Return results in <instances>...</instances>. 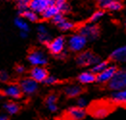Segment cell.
I'll list each match as a JSON object with an SVG mask.
<instances>
[{"instance_id": "cb8c5ba5", "label": "cell", "mask_w": 126, "mask_h": 120, "mask_svg": "<svg viewBox=\"0 0 126 120\" xmlns=\"http://www.w3.org/2000/svg\"><path fill=\"white\" fill-rule=\"evenodd\" d=\"M15 23H16V27H17L18 29H20V31L28 32V30H29V26H28L27 22L25 21L24 19H22V18H16V21H15Z\"/></svg>"}, {"instance_id": "5bb4252c", "label": "cell", "mask_w": 126, "mask_h": 120, "mask_svg": "<svg viewBox=\"0 0 126 120\" xmlns=\"http://www.w3.org/2000/svg\"><path fill=\"white\" fill-rule=\"evenodd\" d=\"M110 111H111V109L108 106L97 105L93 109L92 114H93L94 117H96V118H104L110 113Z\"/></svg>"}, {"instance_id": "7402d4cb", "label": "cell", "mask_w": 126, "mask_h": 120, "mask_svg": "<svg viewBox=\"0 0 126 120\" xmlns=\"http://www.w3.org/2000/svg\"><path fill=\"white\" fill-rule=\"evenodd\" d=\"M22 13H23V16H24L27 20H29V21L36 22L38 20V18H39L38 13H37L36 12L32 11V10H26V11L22 12Z\"/></svg>"}, {"instance_id": "3957f363", "label": "cell", "mask_w": 126, "mask_h": 120, "mask_svg": "<svg viewBox=\"0 0 126 120\" xmlns=\"http://www.w3.org/2000/svg\"><path fill=\"white\" fill-rule=\"evenodd\" d=\"M100 59L91 51H85L77 57V64L81 66H93L98 63Z\"/></svg>"}, {"instance_id": "d590c367", "label": "cell", "mask_w": 126, "mask_h": 120, "mask_svg": "<svg viewBox=\"0 0 126 120\" xmlns=\"http://www.w3.org/2000/svg\"><path fill=\"white\" fill-rule=\"evenodd\" d=\"M21 37L22 38H26L27 37V32H24V31H21Z\"/></svg>"}, {"instance_id": "8fae6325", "label": "cell", "mask_w": 126, "mask_h": 120, "mask_svg": "<svg viewBox=\"0 0 126 120\" xmlns=\"http://www.w3.org/2000/svg\"><path fill=\"white\" fill-rule=\"evenodd\" d=\"M3 94H4L5 96H7V97L18 99V98H20L21 94H22V91H21L20 87H19L18 85L11 84V85L7 86V87L4 88Z\"/></svg>"}, {"instance_id": "4316f807", "label": "cell", "mask_w": 126, "mask_h": 120, "mask_svg": "<svg viewBox=\"0 0 126 120\" xmlns=\"http://www.w3.org/2000/svg\"><path fill=\"white\" fill-rule=\"evenodd\" d=\"M76 106L79 107V108H82V109H87V107H88V100L85 97L78 96V99L76 101Z\"/></svg>"}, {"instance_id": "7c38bea8", "label": "cell", "mask_w": 126, "mask_h": 120, "mask_svg": "<svg viewBox=\"0 0 126 120\" xmlns=\"http://www.w3.org/2000/svg\"><path fill=\"white\" fill-rule=\"evenodd\" d=\"M87 114L86 109H82L79 107H71L67 110V115L71 120H82L85 118Z\"/></svg>"}, {"instance_id": "1f68e13d", "label": "cell", "mask_w": 126, "mask_h": 120, "mask_svg": "<svg viewBox=\"0 0 126 120\" xmlns=\"http://www.w3.org/2000/svg\"><path fill=\"white\" fill-rule=\"evenodd\" d=\"M113 1H115V0H98V4H99V6L101 7V8H108L109 7V5L113 2Z\"/></svg>"}, {"instance_id": "30bf717a", "label": "cell", "mask_w": 126, "mask_h": 120, "mask_svg": "<svg viewBox=\"0 0 126 120\" xmlns=\"http://www.w3.org/2000/svg\"><path fill=\"white\" fill-rule=\"evenodd\" d=\"M30 76L38 83H42L48 76L47 70L42 66H34L30 71Z\"/></svg>"}, {"instance_id": "52a82bcc", "label": "cell", "mask_w": 126, "mask_h": 120, "mask_svg": "<svg viewBox=\"0 0 126 120\" xmlns=\"http://www.w3.org/2000/svg\"><path fill=\"white\" fill-rule=\"evenodd\" d=\"M19 87H20L22 93H24L26 95H33L38 90V82L33 80L31 77L25 78V79L21 80Z\"/></svg>"}, {"instance_id": "d6986e66", "label": "cell", "mask_w": 126, "mask_h": 120, "mask_svg": "<svg viewBox=\"0 0 126 120\" xmlns=\"http://www.w3.org/2000/svg\"><path fill=\"white\" fill-rule=\"evenodd\" d=\"M58 13H60L58 8L55 6V4H53V5L48 6L44 11L42 12V14L43 16V18H45V19H52Z\"/></svg>"}, {"instance_id": "d4e9b609", "label": "cell", "mask_w": 126, "mask_h": 120, "mask_svg": "<svg viewBox=\"0 0 126 120\" xmlns=\"http://www.w3.org/2000/svg\"><path fill=\"white\" fill-rule=\"evenodd\" d=\"M55 6L58 8V10L60 13L62 12H66L68 10V5L66 4L65 0H57L56 3H55Z\"/></svg>"}, {"instance_id": "603a6c76", "label": "cell", "mask_w": 126, "mask_h": 120, "mask_svg": "<svg viewBox=\"0 0 126 120\" xmlns=\"http://www.w3.org/2000/svg\"><path fill=\"white\" fill-rule=\"evenodd\" d=\"M58 27L62 30V31H64V32H67V31H70L74 28V24L72 22L68 21L66 19H63L62 22H60L58 24Z\"/></svg>"}, {"instance_id": "6da1fadb", "label": "cell", "mask_w": 126, "mask_h": 120, "mask_svg": "<svg viewBox=\"0 0 126 120\" xmlns=\"http://www.w3.org/2000/svg\"><path fill=\"white\" fill-rule=\"evenodd\" d=\"M108 87L113 91L126 88V70H117L108 83Z\"/></svg>"}, {"instance_id": "4fadbf2b", "label": "cell", "mask_w": 126, "mask_h": 120, "mask_svg": "<svg viewBox=\"0 0 126 120\" xmlns=\"http://www.w3.org/2000/svg\"><path fill=\"white\" fill-rule=\"evenodd\" d=\"M78 81L82 85H91L96 82V74L93 71H85L78 76Z\"/></svg>"}, {"instance_id": "9c48e42d", "label": "cell", "mask_w": 126, "mask_h": 120, "mask_svg": "<svg viewBox=\"0 0 126 120\" xmlns=\"http://www.w3.org/2000/svg\"><path fill=\"white\" fill-rule=\"evenodd\" d=\"M54 4V0H31L29 2V8L37 13H42L48 6Z\"/></svg>"}, {"instance_id": "e0dca14e", "label": "cell", "mask_w": 126, "mask_h": 120, "mask_svg": "<svg viewBox=\"0 0 126 120\" xmlns=\"http://www.w3.org/2000/svg\"><path fill=\"white\" fill-rule=\"evenodd\" d=\"M111 99L114 103L126 105V88H122V89H119V90H115L112 93Z\"/></svg>"}, {"instance_id": "8d00e7d4", "label": "cell", "mask_w": 126, "mask_h": 120, "mask_svg": "<svg viewBox=\"0 0 126 120\" xmlns=\"http://www.w3.org/2000/svg\"><path fill=\"white\" fill-rule=\"evenodd\" d=\"M125 25H126V22H125Z\"/></svg>"}, {"instance_id": "ba28073f", "label": "cell", "mask_w": 126, "mask_h": 120, "mask_svg": "<svg viewBox=\"0 0 126 120\" xmlns=\"http://www.w3.org/2000/svg\"><path fill=\"white\" fill-rule=\"evenodd\" d=\"M48 50L53 55H60L63 53L64 46H65V40L63 37H58L48 42Z\"/></svg>"}, {"instance_id": "5b68a950", "label": "cell", "mask_w": 126, "mask_h": 120, "mask_svg": "<svg viewBox=\"0 0 126 120\" xmlns=\"http://www.w3.org/2000/svg\"><path fill=\"white\" fill-rule=\"evenodd\" d=\"M117 71L116 66H108L101 72L96 74V82L99 84H108Z\"/></svg>"}, {"instance_id": "836d02e7", "label": "cell", "mask_w": 126, "mask_h": 120, "mask_svg": "<svg viewBox=\"0 0 126 120\" xmlns=\"http://www.w3.org/2000/svg\"><path fill=\"white\" fill-rule=\"evenodd\" d=\"M16 71L18 73V74H22V73H24V71H25V67L22 66H18L16 67Z\"/></svg>"}, {"instance_id": "f546056e", "label": "cell", "mask_w": 126, "mask_h": 120, "mask_svg": "<svg viewBox=\"0 0 126 120\" xmlns=\"http://www.w3.org/2000/svg\"><path fill=\"white\" fill-rule=\"evenodd\" d=\"M57 82H58V79H57L56 77L50 76V75H48V76L46 77V79L43 81V83L46 84V85H48V86L55 85V84H57Z\"/></svg>"}, {"instance_id": "83f0119b", "label": "cell", "mask_w": 126, "mask_h": 120, "mask_svg": "<svg viewBox=\"0 0 126 120\" xmlns=\"http://www.w3.org/2000/svg\"><path fill=\"white\" fill-rule=\"evenodd\" d=\"M29 2H30V0H18V2H17L18 9L21 12L26 11L29 7Z\"/></svg>"}, {"instance_id": "ac0fdd59", "label": "cell", "mask_w": 126, "mask_h": 120, "mask_svg": "<svg viewBox=\"0 0 126 120\" xmlns=\"http://www.w3.org/2000/svg\"><path fill=\"white\" fill-rule=\"evenodd\" d=\"M58 97L56 94H49L45 99V105L47 109L51 112H56L58 110V105H57Z\"/></svg>"}, {"instance_id": "44dd1931", "label": "cell", "mask_w": 126, "mask_h": 120, "mask_svg": "<svg viewBox=\"0 0 126 120\" xmlns=\"http://www.w3.org/2000/svg\"><path fill=\"white\" fill-rule=\"evenodd\" d=\"M109 66L108 62H105V61H99L98 63H96L94 66H93V69L92 71L95 73V74H98L99 72H101L103 69H105L107 66Z\"/></svg>"}, {"instance_id": "7a4b0ae2", "label": "cell", "mask_w": 126, "mask_h": 120, "mask_svg": "<svg viewBox=\"0 0 126 120\" xmlns=\"http://www.w3.org/2000/svg\"><path fill=\"white\" fill-rule=\"evenodd\" d=\"M87 39L80 33L72 35L67 41L69 49L73 52H81L87 45Z\"/></svg>"}, {"instance_id": "8992f818", "label": "cell", "mask_w": 126, "mask_h": 120, "mask_svg": "<svg viewBox=\"0 0 126 120\" xmlns=\"http://www.w3.org/2000/svg\"><path fill=\"white\" fill-rule=\"evenodd\" d=\"M79 33L83 35L87 40H94L99 35V29L94 23H88L80 28Z\"/></svg>"}, {"instance_id": "9a60e30c", "label": "cell", "mask_w": 126, "mask_h": 120, "mask_svg": "<svg viewBox=\"0 0 126 120\" xmlns=\"http://www.w3.org/2000/svg\"><path fill=\"white\" fill-rule=\"evenodd\" d=\"M111 59L115 62L123 63L126 62V45L125 46H120L114 50L111 54Z\"/></svg>"}, {"instance_id": "2e32d148", "label": "cell", "mask_w": 126, "mask_h": 120, "mask_svg": "<svg viewBox=\"0 0 126 120\" xmlns=\"http://www.w3.org/2000/svg\"><path fill=\"white\" fill-rule=\"evenodd\" d=\"M83 88L78 85H69L64 88V93L69 98H76L81 95Z\"/></svg>"}, {"instance_id": "ffe728a7", "label": "cell", "mask_w": 126, "mask_h": 120, "mask_svg": "<svg viewBox=\"0 0 126 120\" xmlns=\"http://www.w3.org/2000/svg\"><path fill=\"white\" fill-rule=\"evenodd\" d=\"M4 109H6V111L9 114L14 115L19 111V105L15 103V102H8L4 105Z\"/></svg>"}, {"instance_id": "f1b7e54d", "label": "cell", "mask_w": 126, "mask_h": 120, "mask_svg": "<svg viewBox=\"0 0 126 120\" xmlns=\"http://www.w3.org/2000/svg\"><path fill=\"white\" fill-rule=\"evenodd\" d=\"M103 14H104V13H103L102 11L95 12L92 15V17H91V21L93 22V23H94V22H97L98 20H100V19L102 18Z\"/></svg>"}, {"instance_id": "4dcf8cb0", "label": "cell", "mask_w": 126, "mask_h": 120, "mask_svg": "<svg viewBox=\"0 0 126 120\" xmlns=\"http://www.w3.org/2000/svg\"><path fill=\"white\" fill-rule=\"evenodd\" d=\"M64 19V17H63V15L61 13H58L54 17L52 18V20H53V22L56 24V25H58L60 22H62Z\"/></svg>"}, {"instance_id": "e575fe53", "label": "cell", "mask_w": 126, "mask_h": 120, "mask_svg": "<svg viewBox=\"0 0 126 120\" xmlns=\"http://www.w3.org/2000/svg\"><path fill=\"white\" fill-rule=\"evenodd\" d=\"M0 120H9L8 117L6 115H3V114H0Z\"/></svg>"}, {"instance_id": "484cf974", "label": "cell", "mask_w": 126, "mask_h": 120, "mask_svg": "<svg viewBox=\"0 0 126 120\" xmlns=\"http://www.w3.org/2000/svg\"><path fill=\"white\" fill-rule=\"evenodd\" d=\"M122 8V5H121V3L118 1V0H115V1H113L110 5H109V7L107 8V9H109V10H111V11H119L120 9Z\"/></svg>"}, {"instance_id": "d6a6232c", "label": "cell", "mask_w": 126, "mask_h": 120, "mask_svg": "<svg viewBox=\"0 0 126 120\" xmlns=\"http://www.w3.org/2000/svg\"><path fill=\"white\" fill-rule=\"evenodd\" d=\"M9 80V74L6 71H0V82H7Z\"/></svg>"}, {"instance_id": "277c9868", "label": "cell", "mask_w": 126, "mask_h": 120, "mask_svg": "<svg viewBox=\"0 0 126 120\" xmlns=\"http://www.w3.org/2000/svg\"><path fill=\"white\" fill-rule=\"evenodd\" d=\"M28 62L33 66H43L48 62L46 55L41 50H34L28 56Z\"/></svg>"}]
</instances>
